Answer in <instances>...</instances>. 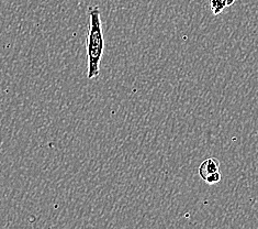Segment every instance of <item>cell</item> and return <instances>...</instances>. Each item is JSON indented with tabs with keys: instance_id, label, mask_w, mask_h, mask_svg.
<instances>
[{
	"instance_id": "1",
	"label": "cell",
	"mask_w": 258,
	"mask_h": 229,
	"mask_svg": "<svg viewBox=\"0 0 258 229\" xmlns=\"http://www.w3.org/2000/svg\"><path fill=\"white\" fill-rule=\"evenodd\" d=\"M89 27L86 40V51H87V77L96 79L100 75V62L104 51V38L102 31V22L100 9L98 6H91L88 8Z\"/></svg>"
},
{
	"instance_id": "2",
	"label": "cell",
	"mask_w": 258,
	"mask_h": 229,
	"mask_svg": "<svg viewBox=\"0 0 258 229\" xmlns=\"http://www.w3.org/2000/svg\"><path fill=\"white\" fill-rule=\"evenodd\" d=\"M220 170V161L216 158H209L205 160L199 166V175L202 179H206V177L214 172H219Z\"/></svg>"
},
{
	"instance_id": "3",
	"label": "cell",
	"mask_w": 258,
	"mask_h": 229,
	"mask_svg": "<svg viewBox=\"0 0 258 229\" xmlns=\"http://www.w3.org/2000/svg\"><path fill=\"white\" fill-rule=\"evenodd\" d=\"M226 7V0H210V8L214 16L220 15Z\"/></svg>"
},
{
	"instance_id": "4",
	"label": "cell",
	"mask_w": 258,
	"mask_h": 229,
	"mask_svg": "<svg viewBox=\"0 0 258 229\" xmlns=\"http://www.w3.org/2000/svg\"><path fill=\"white\" fill-rule=\"evenodd\" d=\"M205 181L208 183V184H216V183H219L221 181V174L220 172H214V173H211V174H209Z\"/></svg>"
},
{
	"instance_id": "5",
	"label": "cell",
	"mask_w": 258,
	"mask_h": 229,
	"mask_svg": "<svg viewBox=\"0 0 258 229\" xmlns=\"http://www.w3.org/2000/svg\"><path fill=\"white\" fill-rule=\"evenodd\" d=\"M235 3V0H226V4H227V7H230L233 4Z\"/></svg>"
}]
</instances>
